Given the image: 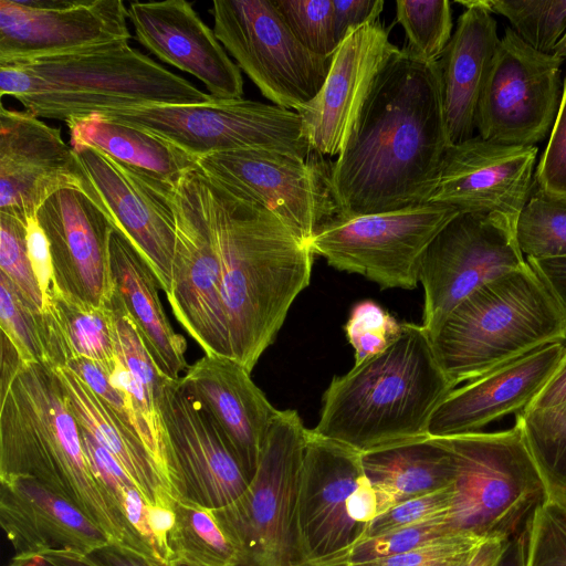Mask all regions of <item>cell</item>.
Instances as JSON below:
<instances>
[{
  "label": "cell",
  "instance_id": "1",
  "mask_svg": "<svg viewBox=\"0 0 566 566\" xmlns=\"http://www.w3.org/2000/svg\"><path fill=\"white\" fill-rule=\"evenodd\" d=\"M451 143L439 63L399 49L378 74L329 185L344 218L429 202Z\"/></svg>",
  "mask_w": 566,
  "mask_h": 566
},
{
  "label": "cell",
  "instance_id": "2",
  "mask_svg": "<svg viewBox=\"0 0 566 566\" xmlns=\"http://www.w3.org/2000/svg\"><path fill=\"white\" fill-rule=\"evenodd\" d=\"M201 176L232 358L251 373L308 286L314 252L272 211Z\"/></svg>",
  "mask_w": 566,
  "mask_h": 566
},
{
  "label": "cell",
  "instance_id": "3",
  "mask_svg": "<svg viewBox=\"0 0 566 566\" xmlns=\"http://www.w3.org/2000/svg\"><path fill=\"white\" fill-rule=\"evenodd\" d=\"M17 478L75 506L111 543L157 560L91 468L53 367L22 360L0 371V480Z\"/></svg>",
  "mask_w": 566,
  "mask_h": 566
},
{
  "label": "cell",
  "instance_id": "4",
  "mask_svg": "<svg viewBox=\"0 0 566 566\" xmlns=\"http://www.w3.org/2000/svg\"><path fill=\"white\" fill-rule=\"evenodd\" d=\"M454 387L428 332L406 322L386 350L332 379L311 430L360 454L427 436L433 411Z\"/></svg>",
  "mask_w": 566,
  "mask_h": 566
},
{
  "label": "cell",
  "instance_id": "5",
  "mask_svg": "<svg viewBox=\"0 0 566 566\" xmlns=\"http://www.w3.org/2000/svg\"><path fill=\"white\" fill-rule=\"evenodd\" d=\"M0 95L14 97L39 118L65 123L105 109L216 101L128 40L0 64Z\"/></svg>",
  "mask_w": 566,
  "mask_h": 566
},
{
  "label": "cell",
  "instance_id": "6",
  "mask_svg": "<svg viewBox=\"0 0 566 566\" xmlns=\"http://www.w3.org/2000/svg\"><path fill=\"white\" fill-rule=\"evenodd\" d=\"M527 262V261H526ZM454 385L566 340V316L528 263L467 296L430 337Z\"/></svg>",
  "mask_w": 566,
  "mask_h": 566
},
{
  "label": "cell",
  "instance_id": "7",
  "mask_svg": "<svg viewBox=\"0 0 566 566\" xmlns=\"http://www.w3.org/2000/svg\"><path fill=\"white\" fill-rule=\"evenodd\" d=\"M307 436L297 411L279 410L247 490L211 510L238 553L239 566H313L298 523Z\"/></svg>",
  "mask_w": 566,
  "mask_h": 566
},
{
  "label": "cell",
  "instance_id": "8",
  "mask_svg": "<svg viewBox=\"0 0 566 566\" xmlns=\"http://www.w3.org/2000/svg\"><path fill=\"white\" fill-rule=\"evenodd\" d=\"M439 438L457 468L450 527L483 541H507L522 532L547 492L521 424Z\"/></svg>",
  "mask_w": 566,
  "mask_h": 566
},
{
  "label": "cell",
  "instance_id": "9",
  "mask_svg": "<svg viewBox=\"0 0 566 566\" xmlns=\"http://www.w3.org/2000/svg\"><path fill=\"white\" fill-rule=\"evenodd\" d=\"M99 116L168 140L191 156L262 148L307 159L314 153L296 111L237 98L208 104L105 109Z\"/></svg>",
  "mask_w": 566,
  "mask_h": 566
},
{
  "label": "cell",
  "instance_id": "10",
  "mask_svg": "<svg viewBox=\"0 0 566 566\" xmlns=\"http://www.w3.org/2000/svg\"><path fill=\"white\" fill-rule=\"evenodd\" d=\"M211 14L217 39L274 105L297 111L321 90L331 57L297 40L274 0H214Z\"/></svg>",
  "mask_w": 566,
  "mask_h": 566
},
{
  "label": "cell",
  "instance_id": "11",
  "mask_svg": "<svg viewBox=\"0 0 566 566\" xmlns=\"http://www.w3.org/2000/svg\"><path fill=\"white\" fill-rule=\"evenodd\" d=\"M459 213L429 201L390 212L336 216L316 230L310 247L331 266L360 274L381 289L412 290L424 250Z\"/></svg>",
  "mask_w": 566,
  "mask_h": 566
},
{
  "label": "cell",
  "instance_id": "12",
  "mask_svg": "<svg viewBox=\"0 0 566 566\" xmlns=\"http://www.w3.org/2000/svg\"><path fill=\"white\" fill-rule=\"evenodd\" d=\"M331 161L276 150L243 148L199 157L196 169L233 195L276 214L304 243L338 216L331 185Z\"/></svg>",
  "mask_w": 566,
  "mask_h": 566
},
{
  "label": "cell",
  "instance_id": "13",
  "mask_svg": "<svg viewBox=\"0 0 566 566\" xmlns=\"http://www.w3.org/2000/svg\"><path fill=\"white\" fill-rule=\"evenodd\" d=\"M176 247L167 300L205 355L232 358L216 250L201 174L195 168L172 185Z\"/></svg>",
  "mask_w": 566,
  "mask_h": 566
},
{
  "label": "cell",
  "instance_id": "14",
  "mask_svg": "<svg viewBox=\"0 0 566 566\" xmlns=\"http://www.w3.org/2000/svg\"><path fill=\"white\" fill-rule=\"evenodd\" d=\"M526 263L512 224L481 212H460L420 259L418 276L424 291L421 325L431 337L472 292Z\"/></svg>",
  "mask_w": 566,
  "mask_h": 566
},
{
  "label": "cell",
  "instance_id": "15",
  "mask_svg": "<svg viewBox=\"0 0 566 566\" xmlns=\"http://www.w3.org/2000/svg\"><path fill=\"white\" fill-rule=\"evenodd\" d=\"M158 410L171 495L208 510L240 497L250 482L216 420L181 378H163Z\"/></svg>",
  "mask_w": 566,
  "mask_h": 566
},
{
  "label": "cell",
  "instance_id": "16",
  "mask_svg": "<svg viewBox=\"0 0 566 566\" xmlns=\"http://www.w3.org/2000/svg\"><path fill=\"white\" fill-rule=\"evenodd\" d=\"M73 150L81 190L145 259L167 296L172 285L176 247L172 185L95 147L82 146Z\"/></svg>",
  "mask_w": 566,
  "mask_h": 566
},
{
  "label": "cell",
  "instance_id": "17",
  "mask_svg": "<svg viewBox=\"0 0 566 566\" xmlns=\"http://www.w3.org/2000/svg\"><path fill=\"white\" fill-rule=\"evenodd\" d=\"M562 62L506 29L479 99L478 136L514 146L543 140L553 128L562 98Z\"/></svg>",
  "mask_w": 566,
  "mask_h": 566
},
{
  "label": "cell",
  "instance_id": "18",
  "mask_svg": "<svg viewBox=\"0 0 566 566\" xmlns=\"http://www.w3.org/2000/svg\"><path fill=\"white\" fill-rule=\"evenodd\" d=\"M120 0H0V64L129 40Z\"/></svg>",
  "mask_w": 566,
  "mask_h": 566
},
{
  "label": "cell",
  "instance_id": "19",
  "mask_svg": "<svg viewBox=\"0 0 566 566\" xmlns=\"http://www.w3.org/2000/svg\"><path fill=\"white\" fill-rule=\"evenodd\" d=\"M365 478L361 454L308 429L298 495V523L313 566H325L361 541L366 527L349 515Z\"/></svg>",
  "mask_w": 566,
  "mask_h": 566
},
{
  "label": "cell",
  "instance_id": "20",
  "mask_svg": "<svg viewBox=\"0 0 566 566\" xmlns=\"http://www.w3.org/2000/svg\"><path fill=\"white\" fill-rule=\"evenodd\" d=\"M38 222L51 255L53 290L94 306L108 305L114 293L109 241L115 229L81 189L54 192L39 209Z\"/></svg>",
  "mask_w": 566,
  "mask_h": 566
},
{
  "label": "cell",
  "instance_id": "21",
  "mask_svg": "<svg viewBox=\"0 0 566 566\" xmlns=\"http://www.w3.org/2000/svg\"><path fill=\"white\" fill-rule=\"evenodd\" d=\"M398 50L379 21L354 29L340 42L321 90L296 111L314 153H342L378 74Z\"/></svg>",
  "mask_w": 566,
  "mask_h": 566
},
{
  "label": "cell",
  "instance_id": "22",
  "mask_svg": "<svg viewBox=\"0 0 566 566\" xmlns=\"http://www.w3.org/2000/svg\"><path fill=\"white\" fill-rule=\"evenodd\" d=\"M537 151L536 146L503 145L480 136L451 145L429 201L490 214L516 228L534 185Z\"/></svg>",
  "mask_w": 566,
  "mask_h": 566
},
{
  "label": "cell",
  "instance_id": "23",
  "mask_svg": "<svg viewBox=\"0 0 566 566\" xmlns=\"http://www.w3.org/2000/svg\"><path fill=\"white\" fill-rule=\"evenodd\" d=\"M81 189L61 130L27 111L0 109V212L28 224L57 190Z\"/></svg>",
  "mask_w": 566,
  "mask_h": 566
},
{
  "label": "cell",
  "instance_id": "24",
  "mask_svg": "<svg viewBox=\"0 0 566 566\" xmlns=\"http://www.w3.org/2000/svg\"><path fill=\"white\" fill-rule=\"evenodd\" d=\"M127 11L137 41L150 53L201 81L216 101L242 98L240 67L191 2L134 1Z\"/></svg>",
  "mask_w": 566,
  "mask_h": 566
},
{
  "label": "cell",
  "instance_id": "25",
  "mask_svg": "<svg viewBox=\"0 0 566 566\" xmlns=\"http://www.w3.org/2000/svg\"><path fill=\"white\" fill-rule=\"evenodd\" d=\"M250 374L233 358L205 355L181 377L187 390L216 420L249 482L279 412Z\"/></svg>",
  "mask_w": 566,
  "mask_h": 566
},
{
  "label": "cell",
  "instance_id": "26",
  "mask_svg": "<svg viewBox=\"0 0 566 566\" xmlns=\"http://www.w3.org/2000/svg\"><path fill=\"white\" fill-rule=\"evenodd\" d=\"M565 349L554 343L453 389L436 408L431 437L479 432L503 416L524 410L554 374Z\"/></svg>",
  "mask_w": 566,
  "mask_h": 566
},
{
  "label": "cell",
  "instance_id": "27",
  "mask_svg": "<svg viewBox=\"0 0 566 566\" xmlns=\"http://www.w3.org/2000/svg\"><path fill=\"white\" fill-rule=\"evenodd\" d=\"M0 524L13 557L85 556L111 543L90 518L30 479L0 480Z\"/></svg>",
  "mask_w": 566,
  "mask_h": 566
},
{
  "label": "cell",
  "instance_id": "28",
  "mask_svg": "<svg viewBox=\"0 0 566 566\" xmlns=\"http://www.w3.org/2000/svg\"><path fill=\"white\" fill-rule=\"evenodd\" d=\"M458 2L465 11L438 61L451 145L473 137L479 99L501 40L482 0Z\"/></svg>",
  "mask_w": 566,
  "mask_h": 566
},
{
  "label": "cell",
  "instance_id": "29",
  "mask_svg": "<svg viewBox=\"0 0 566 566\" xmlns=\"http://www.w3.org/2000/svg\"><path fill=\"white\" fill-rule=\"evenodd\" d=\"M109 259L114 293L135 323L155 366L161 376L179 380L189 367L187 343L166 316L154 272L116 229L111 234Z\"/></svg>",
  "mask_w": 566,
  "mask_h": 566
},
{
  "label": "cell",
  "instance_id": "30",
  "mask_svg": "<svg viewBox=\"0 0 566 566\" xmlns=\"http://www.w3.org/2000/svg\"><path fill=\"white\" fill-rule=\"evenodd\" d=\"M78 426L90 432L123 467L147 506H171L174 496L142 439L66 366L53 368Z\"/></svg>",
  "mask_w": 566,
  "mask_h": 566
},
{
  "label": "cell",
  "instance_id": "31",
  "mask_svg": "<svg viewBox=\"0 0 566 566\" xmlns=\"http://www.w3.org/2000/svg\"><path fill=\"white\" fill-rule=\"evenodd\" d=\"M361 464L390 509L452 485L457 473L452 451L441 438L429 434L363 453Z\"/></svg>",
  "mask_w": 566,
  "mask_h": 566
},
{
  "label": "cell",
  "instance_id": "32",
  "mask_svg": "<svg viewBox=\"0 0 566 566\" xmlns=\"http://www.w3.org/2000/svg\"><path fill=\"white\" fill-rule=\"evenodd\" d=\"M70 145L92 146L112 158L167 184L178 182L196 168L197 158L146 130L98 114L66 123Z\"/></svg>",
  "mask_w": 566,
  "mask_h": 566
},
{
  "label": "cell",
  "instance_id": "33",
  "mask_svg": "<svg viewBox=\"0 0 566 566\" xmlns=\"http://www.w3.org/2000/svg\"><path fill=\"white\" fill-rule=\"evenodd\" d=\"M50 337L52 367L73 359L94 361L108 374L117 363L115 318L111 305L94 306L55 290L43 313Z\"/></svg>",
  "mask_w": 566,
  "mask_h": 566
},
{
  "label": "cell",
  "instance_id": "34",
  "mask_svg": "<svg viewBox=\"0 0 566 566\" xmlns=\"http://www.w3.org/2000/svg\"><path fill=\"white\" fill-rule=\"evenodd\" d=\"M175 524L168 536L169 564L239 566V556L211 510L172 500Z\"/></svg>",
  "mask_w": 566,
  "mask_h": 566
},
{
  "label": "cell",
  "instance_id": "35",
  "mask_svg": "<svg viewBox=\"0 0 566 566\" xmlns=\"http://www.w3.org/2000/svg\"><path fill=\"white\" fill-rule=\"evenodd\" d=\"M547 496L566 502V401L517 415Z\"/></svg>",
  "mask_w": 566,
  "mask_h": 566
},
{
  "label": "cell",
  "instance_id": "36",
  "mask_svg": "<svg viewBox=\"0 0 566 566\" xmlns=\"http://www.w3.org/2000/svg\"><path fill=\"white\" fill-rule=\"evenodd\" d=\"M515 235L526 259L566 256V195L535 187L518 217Z\"/></svg>",
  "mask_w": 566,
  "mask_h": 566
},
{
  "label": "cell",
  "instance_id": "37",
  "mask_svg": "<svg viewBox=\"0 0 566 566\" xmlns=\"http://www.w3.org/2000/svg\"><path fill=\"white\" fill-rule=\"evenodd\" d=\"M0 326L24 363H40L52 367L49 331L43 313L0 273Z\"/></svg>",
  "mask_w": 566,
  "mask_h": 566
},
{
  "label": "cell",
  "instance_id": "38",
  "mask_svg": "<svg viewBox=\"0 0 566 566\" xmlns=\"http://www.w3.org/2000/svg\"><path fill=\"white\" fill-rule=\"evenodd\" d=\"M490 12L505 17L531 48L553 54L566 31V0H482Z\"/></svg>",
  "mask_w": 566,
  "mask_h": 566
},
{
  "label": "cell",
  "instance_id": "39",
  "mask_svg": "<svg viewBox=\"0 0 566 566\" xmlns=\"http://www.w3.org/2000/svg\"><path fill=\"white\" fill-rule=\"evenodd\" d=\"M396 18L412 54L426 62H438L452 36L450 1L397 0Z\"/></svg>",
  "mask_w": 566,
  "mask_h": 566
},
{
  "label": "cell",
  "instance_id": "40",
  "mask_svg": "<svg viewBox=\"0 0 566 566\" xmlns=\"http://www.w3.org/2000/svg\"><path fill=\"white\" fill-rule=\"evenodd\" d=\"M522 534L524 566H566V502L546 496Z\"/></svg>",
  "mask_w": 566,
  "mask_h": 566
},
{
  "label": "cell",
  "instance_id": "41",
  "mask_svg": "<svg viewBox=\"0 0 566 566\" xmlns=\"http://www.w3.org/2000/svg\"><path fill=\"white\" fill-rule=\"evenodd\" d=\"M297 40L313 53L332 57L339 45L333 0H274Z\"/></svg>",
  "mask_w": 566,
  "mask_h": 566
},
{
  "label": "cell",
  "instance_id": "42",
  "mask_svg": "<svg viewBox=\"0 0 566 566\" xmlns=\"http://www.w3.org/2000/svg\"><path fill=\"white\" fill-rule=\"evenodd\" d=\"M344 329L354 348L355 364H359L394 344L402 332V323L378 303L364 300L352 307Z\"/></svg>",
  "mask_w": 566,
  "mask_h": 566
},
{
  "label": "cell",
  "instance_id": "43",
  "mask_svg": "<svg viewBox=\"0 0 566 566\" xmlns=\"http://www.w3.org/2000/svg\"><path fill=\"white\" fill-rule=\"evenodd\" d=\"M27 235L28 224L0 212V273L29 304L43 313L44 300L29 258Z\"/></svg>",
  "mask_w": 566,
  "mask_h": 566
},
{
  "label": "cell",
  "instance_id": "44",
  "mask_svg": "<svg viewBox=\"0 0 566 566\" xmlns=\"http://www.w3.org/2000/svg\"><path fill=\"white\" fill-rule=\"evenodd\" d=\"M447 522L426 523L364 538L325 566H348L398 555L447 534Z\"/></svg>",
  "mask_w": 566,
  "mask_h": 566
},
{
  "label": "cell",
  "instance_id": "45",
  "mask_svg": "<svg viewBox=\"0 0 566 566\" xmlns=\"http://www.w3.org/2000/svg\"><path fill=\"white\" fill-rule=\"evenodd\" d=\"M453 496L454 490L452 484L448 488L399 502L368 525L364 538L426 523L447 522L449 524Z\"/></svg>",
  "mask_w": 566,
  "mask_h": 566
},
{
  "label": "cell",
  "instance_id": "46",
  "mask_svg": "<svg viewBox=\"0 0 566 566\" xmlns=\"http://www.w3.org/2000/svg\"><path fill=\"white\" fill-rule=\"evenodd\" d=\"M482 541L451 533L398 555L348 566H463Z\"/></svg>",
  "mask_w": 566,
  "mask_h": 566
},
{
  "label": "cell",
  "instance_id": "47",
  "mask_svg": "<svg viewBox=\"0 0 566 566\" xmlns=\"http://www.w3.org/2000/svg\"><path fill=\"white\" fill-rule=\"evenodd\" d=\"M534 186L552 193L566 195V80L547 146L534 175Z\"/></svg>",
  "mask_w": 566,
  "mask_h": 566
},
{
  "label": "cell",
  "instance_id": "48",
  "mask_svg": "<svg viewBox=\"0 0 566 566\" xmlns=\"http://www.w3.org/2000/svg\"><path fill=\"white\" fill-rule=\"evenodd\" d=\"M27 240L31 265L44 300V313L49 305L50 293L54 286V275L49 243L36 218L28 222Z\"/></svg>",
  "mask_w": 566,
  "mask_h": 566
},
{
  "label": "cell",
  "instance_id": "49",
  "mask_svg": "<svg viewBox=\"0 0 566 566\" xmlns=\"http://www.w3.org/2000/svg\"><path fill=\"white\" fill-rule=\"evenodd\" d=\"M336 36L340 42L354 29L378 21L384 0H333Z\"/></svg>",
  "mask_w": 566,
  "mask_h": 566
},
{
  "label": "cell",
  "instance_id": "50",
  "mask_svg": "<svg viewBox=\"0 0 566 566\" xmlns=\"http://www.w3.org/2000/svg\"><path fill=\"white\" fill-rule=\"evenodd\" d=\"M526 261L547 286L566 316V256L526 259Z\"/></svg>",
  "mask_w": 566,
  "mask_h": 566
},
{
  "label": "cell",
  "instance_id": "51",
  "mask_svg": "<svg viewBox=\"0 0 566 566\" xmlns=\"http://www.w3.org/2000/svg\"><path fill=\"white\" fill-rule=\"evenodd\" d=\"M83 557L93 566H168L114 543Z\"/></svg>",
  "mask_w": 566,
  "mask_h": 566
},
{
  "label": "cell",
  "instance_id": "52",
  "mask_svg": "<svg viewBox=\"0 0 566 566\" xmlns=\"http://www.w3.org/2000/svg\"><path fill=\"white\" fill-rule=\"evenodd\" d=\"M566 401V346L563 356L546 385L523 411L541 410Z\"/></svg>",
  "mask_w": 566,
  "mask_h": 566
},
{
  "label": "cell",
  "instance_id": "53",
  "mask_svg": "<svg viewBox=\"0 0 566 566\" xmlns=\"http://www.w3.org/2000/svg\"><path fill=\"white\" fill-rule=\"evenodd\" d=\"M13 566H93L83 556L51 553L30 557H12Z\"/></svg>",
  "mask_w": 566,
  "mask_h": 566
},
{
  "label": "cell",
  "instance_id": "54",
  "mask_svg": "<svg viewBox=\"0 0 566 566\" xmlns=\"http://www.w3.org/2000/svg\"><path fill=\"white\" fill-rule=\"evenodd\" d=\"M507 541H482L463 566H497Z\"/></svg>",
  "mask_w": 566,
  "mask_h": 566
},
{
  "label": "cell",
  "instance_id": "55",
  "mask_svg": "<svg viewBox=\"0 0 566 566\" xmlns=\"http://www.w3.org/2000/svg\"><path fill=\"white\" fill-rule=\"evenodd\" d=\"M524 539L520 532L506 542L497 566H524Z\"/></svg>",
  "mask_w": 566,
  "mask_h": 566
},
{
  "label": "cell",
  "instance_id": "56",
  "mask_svg": "<svg viewBox=\"0 0 566 566\" xmlns=\"http://www.w3.org/2000/svg\"><path fill=\"white\" fill-rule=\"evenodd\" d=\"M553 54L562 60L566 57V31L564 32L560 40L557 42Z\"/></svg>",
  "mask_w": 566,
  "mask_h": 566
},
{
  "label": "cell",
  "instance_id": "57",
  "mask_svg": "<svg viewBox=\"0 0 566 566\" xmlns=\"http://www.w3.org/2000/svg\"><path fill=\"white\" fill-rule=\"evenodd\" d=\"M168 566H188V565H184V564H169Z\"/></svg>",
  "mask_w": 566,
  "mask_h": 566
}]
</instances>
